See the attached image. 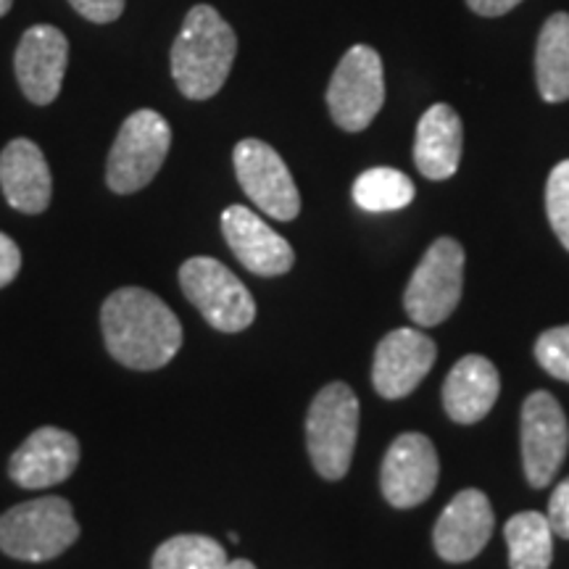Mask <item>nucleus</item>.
Instances as JSON below:
<instances>
[{
    "mask_svg": "<svg viewBox=\"0 0 569 569\" xmlns=\"http://www.w3.org/2000/svg\"><path fill=\"white\" fill-rule=\"evenodd\" d=\"M465 288V248L453 238H438L427 248L403 293V309L419 327L446 322Z\"/></svg>",
    "mask_w": 569,
    "mask_h": 569,
    "instance_id": "nucleus-6",
    "label": "nucleus"
},
{
    "mask_svg": "<svg viewBox=\"0 0 569 569\" xmlns=\"http://www.w3.org/2000/svg\"><path fill=\"white\" fill-rule=\"evenodd\" d=\"M549 522L553 536L569 540V478L561 480L549 501Z\"/></svg>",
    "mask_w": 569,
    "mask_h": 569,
    "instance_id": "nucleus-27",
    "label": "nucleus"
},
{
    "mask_svg": "<svg viewBox=\"0 0 569 569\" xmlns=\"http://www.w3.org/2000/svg\"><path fill=\"white\" fill-rule=\"evenodd\" d=\"M21 269V251L6 232H0V288L17 280Z\"/></svg>",
    "mask_w": 569,
    "mask_h": 569,
    "instance_id": "nucleus-28",
    "label": "nucleus"
},
{
    "mask_svg": "<svg viewBox=\"0 0 569 569\" xmlns=\"http://www.w3.org/2000/svg\"><path fill=\"white\" fill-rule=\"evenodd\" d=\"M0 188L11 209L42 213L51 206L53 180L46 156L32 140L17 138L0 153Z\"/></svg>",
    "mask_w": 569,
    "mask_h": 569,
    "instance_id": "nucleus-17",
    "label": "nucleus"
},
{
    "mask_svg": "<svg viewBox=\"0 0 569 569\" xmlns=\"http://www.w3.org/2000/svg\"><path fill=\"white\" fill-rule=\"evenodd\" d=\"M415 182L407 174L390 167L367 169L365 174L356 177L353 201L361 211L386 213L401 211L415 201Z\"/></svg>",
    "mask_w": 569,
    "mask_h": 569,
    "instance_id": "nucleus-22",
    "label": "nucleus"
},
{
    "mask_svg": "<svg viewBox=\"0 0 569 569\" xmlns=\"http://www.w3.org/2000/svg\"><path fill=\"white\" fill-rule=\"evenodd\" d=\"M69 63V40L59 27L38 24L24 32L19 40L17 59V80L24 90V96L32 103L48 106L59 98L63 74H67Z\"/></svg>",
    "mask_w": 569,
    "mask_h": 569,
    "instance_id": "nucleus-13",
    "label": "nucleus"
},
{
    "mask_svg": "<svg viewBox=\"0 0 569 569\" xmlns=\"http://www.w3.org/2000/svg\"><path fill=\"white\" fill-rule=\"evenodd\" d=\"M546 213L559 243L569 251V159L551 169L546 182Z\"/></svg>",
    "mask_w": 569,
    "mask_h": 569,
    "instance_id": "nucleus-24",
    "label": "nucleus"
},
{
    "mask_svg": "<svg viewBox=\"0 0 569 569\" xmlns=\"http://www.w3.org/2000/svg\"><path fill=\"white\" fill-rule=\"evenodd\" d=\"M101 327L113 359L140 372L167 367L182 346L180 319L159 296L142 288H122L106 298Z\"/></svg>",
    "mask_w": 569,
    "mask_h": 569,
    "instance_id": "nucleus-1",
    "label": "nucleus"
},
{
    "mask_svg": "<svg viewBox=\"0 0 569 569\" xmlns=\"http://www.w3.org/2000/svg\"><path fill=\"white\" fill-rule=\"evenodd\" d=\"M234 174L240 188L267 217L290 222L301 213V196L282 156L264 140H240L234 146Z\"/></svg>",
    "mask_w": 569,
    "mask_h": 569,
    "instance_id": "nucleus-9",
    "label": "nucleus"
},
{
    "mask_svg": "<svg viewBox=\"0 0 569 569\" xmlns=\"http://www.w3.org/2000/svg\"><path fill=\"white\" fill-rule=\"evenodd\" d=\"M536 80L546 103L569 101V13H553L540 27Z\"/></svg>",
    "mask_w": 569,
    "mask_h": 569,
    "instance_id": "nucleus-20",
    "label": "nucleus"
},
{
    "mask_svg": "<svg viewBox=\"0 0 569 569\" xmlns=\"http://www.w3.org/2000/svg\"><path fill=\"white\" fill-rule=\"evenodd\" d=\"M382 103H386V77H382L380 53L369 46H353L340 59L327 88L332 122L346 132H361L372 124Z\"/></svg>",
    "mask_w": 569,
    "mask_h": 569,
    "instance_id": "nucleus-8",
    "label": "nucleus"
},
{
    "mask_svg": "<svg viewBox=\"0 0 569 569\" xmlns=\"http://www.w3.org/2000/svg\"><path fill=\"white\" fill-rule=\"evenodd\" d=\"M172 146V127L159 111L140 109L124 119L122 130L113 140L106 182L113 193L130 196L146 188L159 174Z\"/></svg>",
    "mask_w": 569,
    "mask_h": 569,
    "instance_id": "nucleus-5",
    "label": "nucleus"
},
{
    "mask_svg": "<svg viewBox=\"0 0 569 569\" xmlns=\"http://www.w3.org/2000/svg\"><path fill=\"white\" fill-rule=\"evenodd\" d=\"M436 343L422 330L401 327L388 332L375 351V390L388 401L415 393V388L436 365Z\"/></svg>",
    "mask_w": 569,
    "mask_h": 569,
    "instance_id": "nucleus-12",
    "label": "nucleus"
},
{
    "mask_svg": "<svg viewBox=\"0 0 569 569\" xmlns=\"http://www.w3.org/2000/svg\"><path fill=\"white\" fill-rule=\"evenodd\" d=\"M71 9L96 24H111L122 17L124 0H69Z\"/></svg>",
    "mask_w": 569,
    "mask_h": 569,
    "instance_id": "nucleus-26",
    "label": "nucleus"
},
{
    "mask_svg": "<svg viewBox=\"0 0 569 569\" xmlns=\"http://www.w3.org/2000/svg\"><path fill=\"white\" fill-rule=\"evenodd\" d=\"M522 467L532 488H546L557 478L569 448L565 409L546 390L528 396L522 407Z\"/></svg>",
    "mask_w": 569,
    "mask_h": 569,
    "instance_id": "nucleus-10",
    "label": "nucleus"
},
{
    "mask_svg": "<svg viewBox=\"0 0 569 569\" xmlns=\"http://www.w3.org/2000/svg\"><path fill=\"white\" fill-rule=\"evenodd\" d=\"M180 284L184 298L217 330L240 332L253 325V296L222 261L209 259V256H193L180 267Z\"/></svg>",
    "mask_w": 569,
    "mask_h": 569,
    "instance_id": "nucleus-7",
    "label": "nucleus"
},
{
    "mask_svg": "<svg viewBox=\"0 0 569 569\" xmlns=\"http://www.w3.org/2000/svg\"><path fill=\"white\" fill-rule=\"evenodd\" d=\"M222 569H256V567H253V561H248V559H232V561H227Z\"/></svg>",
    "mask_w": 569,
    "mask_h": 569,
    "instance_id": "nucleus-30",
    "label": "nucleus"
},
{
    "mask_svg": "<svg viewBox=\"0 0 569 569\" xmlns=\"http://www.w3.org/2000/svg\"><path fill=\"white\" fill-rule=\"evenodd\" d=\"M501 377L486 356H465L453 365L443 386L446 415L459 425H475L493 409Z\"/></svg>",
    "mask_w": 569,
    "mask_h": 569,
    "instance_id": "nucleus-19",
    "label": "nucleus"
},
{
    "mask_svg": "<svg viewBox=\"0 0 569 569\" xmlns=\"http://www.w3.org/2000/svg\"><path fill=\"white\" fill-rule=\"evenodd\" d=\"M359 438V398L346 382L319 390L306 417V446L311 465L325 480H343Z\"/></svg>",
    "mask_w": 569,
    "mask_h": 569,
    "instance_id": "nucleus-4",
    "label": "nucleus"
},
{
    "mask_svg": "<svg viewBox=\"0 0 569 569\" xmlns=\"http://www.w3.org/2000/svg\"><path fill=\"white\" fill-rule=\"evenodd\" d=\"M80 465V440L61 427H40L9 461L11 480L21 488H51L69 480Z\"/></svg>",
    "mask_w": 569,
    "mask_h": 569,
    "instance_id": "nucleus-15",
    "label": "nucleus"
},
{
    "mask_svg": "<svg viewBox=\"0 0 569 569\" xmlns=\"http://www.w3.org/2000/svg\"><path fill=\"white\" fill-rule=\"evenodd\" d=\"M519 3H522V0H467L469 9L480 13V17H490V19L503 17V13L517 9Z\"/></svg>",
    "mask_w": 569,
    "mask_h": 569,
    "instance_id": "nucleus-29",
    "label": "nucleus"
},
{
    "mask_svg": "<svg viewBox=\"0 0 569 569\" xmlns=\"http://www.w3.org/2000/svg\"><path fill=\"white\" fill-rule=\"evenodd\" d=\"M438 453L422 432H403L390 443L380 469V488L390 507L411 509L427 501L438 486Z\"/></svg>",
    "mask_w": 569,
    "mask_h": 569,
    "instance_id": "nucleus-11",
    "label": "nucleus"
},
{
    "mask_svg": "<svg viewBox=\"0 0 569 569\" xmlns=\"http://www.w3.org/2000/svg\"><path fill=\"white\" fill-rule=\"evenodd\" d=\"M536 359L551 377L569 382V325L553 327L538 338Z\"/></svg>",
    "mask_w": 569,
    "mask_h": 569,
    "instance_id": "nucleus-25",
    "label": "nucleus"
},
{
    "mask_svg": "<svg viewBox=\"0 0 569 569\" xmlns=\"http://www.w3.org/2000/svg\"><path fill=\"white\" fill-rule=\"evenodd\" d=\"M511 569H549L553 559V530L540 511H519L507 522Z\"/></svg>",
    "mask_w": 569,
    "mask_h": 569,
    "instance_id": "nucleus-21",
    "label": "nucleus"
},
{
    "mask_svg": "<svg viewBox=\"0 0 569 569\" xmlns=\"http://www.w3.org/2000/svg\"><path fill=\"white\" fill-rule=\"evenodd\" d=\"M238 38L211 6H193L172 46V77L190 101H209L232 71Z\"/></svg>",
    "mask_w": 569,
    "mask_h": 569,
    "instance_id": "nucleus-2",
    "label": "nucleus"
},
{
    "mask_svg": "<svg viewBox=\"0 0 569 569\" xmlns=\"http://www.w3.org/2000/svg\"><path fill=\"white\" fill-rule=\"evenodd\" d=\"M222 232L227 246L238 256L248 272L259 277H280L293 269L296 253L280 232L246 206H230L222 213Z\"/></svg>",
    "mask_w": 569,
    "mask_h": 569,
    "instance_id": "nucleus-16",
    "label": "nucleus"
},
{
    "mask_svg": "<svg viewBox=\"0 0 569 569\" xmlns=\"http://www.w3.org/2000/svg\"><path fill=\"white\" fill-rule=\"evenodd\" d=\"M80 538L67 498L46 496L19 503L0 517V551L19 561H51Z\"/></svg>",
    "mask_w": 569,
    "mask_h": 569,
    "instance_id": "nucleus-3",
    "label": "nucleus"
},
{
    "mask_svg": "<svg viewBox=\"0 0 569 569\" xmlns=\"http://www.w3.org/2000/svg\"><path fill=\"white\" fill-rule=\"evenodd\" d=\"M227 561L222 543L209 536H174L156 549L151 569H222Z\"/></svg>",
    "mask_w": 569,
    "mask_h": 569,
    "instance_id": "nucleus-23",
    "label": "nucleus"
},
{
    "mask_svg": "<svg viewBox=\"0 0 569 569\" xmlns=\"http://www.w3.org/2000/svg\"><path fill=\"white\" fill-rule=\"evenodd\" d=\"M11 6H13V0H0V17H6V13L11 11Z\"/></svg>",
    "mask_w": 569,
    "mask_h": 569,
    "instance_id": "nucleus-31",
    "label": "nucleus"
},
{
    "mask_svg": "<svg viewBox=\"0 0 569 569\" xmlns=\"http://www.w3.org/2000/svg\"><path fill=\"white\" fill-rule=\"evenodd\" d=\"M465 146V127L448 103H436L422 113L415 138V163L427 180H448L457 174Z\"/></svg>",
    "mask_w": 569,
    "mask_h": 569,
    "instance_id": "nucleus-18",
    "label": "nucleus"
},
{
    "mask_svg": "<svg viewBox=\"0 0 569 569\" xmlns=\"http://www.w3.org/2000/svg\"><path fill=\"white\" fill-rule=\"evenodd\" d=\"M493 507L488 496L475 488L461 490L436 522L432 540H436L438 557L451 565L472 561L493 536Z\"/></svg>",
    "mask_w": 569,
    "mask_h": 569,
    "instance_id": "nucleus-14",
    "label": "nucleus"
}]
</instances>
